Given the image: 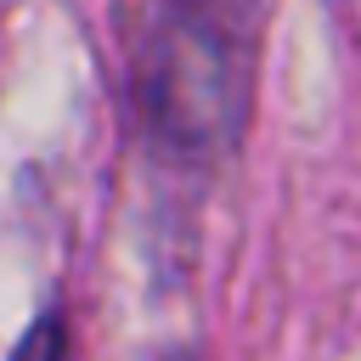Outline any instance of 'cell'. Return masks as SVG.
Segmentation results:
<instances>
[{
	"label": "cell",
	"instance_id": "1",
	"mask_svg": "<svg viewBox=\"0 0 361 361\" xmlns=\"http://www.w3.org/2000/svg\"><path fill=\"white\" fill-rule=\"evenodd\" d=\"M243 6L226 0H158L141 56V90L152 130L209 158L231 147L248 96V45H243Z\"/></svg>",
	"mask_w": 361,
	"mask_h": 361
},
{
	"label": "cell",
	"instance_id": "2",
	"mask_svg": "<svg viewBox=\"0 0 361 361\" xmlns=\"http://www.w3.org/2000/svg\"><path fill=\"white\" fill-rule=\"evenodd\" d=\"M226 6H243V11H254V0H226Z\"/></svg>",
	"mask_w": 361,
	"mask_h": 361
}]
</instances>
